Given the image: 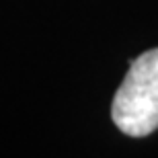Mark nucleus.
Wrapping results in <instances>:
<instances>
[{"mask_svg":"<svg viewBox=\"0 0 158 158\" xmlns=\"http://www.w3.org/2000/svg\"><path fill=\"white\" fill-rule=\"evenodd\" d=\"M111 117L131 138L158 129V47L129 62V72L113 99Z\"/></svg>","mask_w":158,"mask_h":158,"instance_id":"1","label":"nucleus"}]
</instances>
